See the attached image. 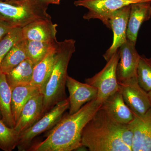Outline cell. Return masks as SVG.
Instances as JSON below:
<instances>
[{
    "instance_id": "obj_7",
    "label": "cell",
    "mask_w": 151,
    "mask_h": 151,
    "mask_svg": "<svg viewBox=\"0 0 151 151\" xmlns=\"http://www.w3.org/2000/svg\"><path fill=\"white\" fill-rule=\"evenodd\" d=\"M151 0H77L74 2V4L88 10L83 16L84 19H98L110 28L109 20L115 12L133 3Z\"/></svg>"
},
{
    "instance_id": "obj_20",
    "label": "cell",
    "mask_w": 151,
    "mask_h": 151,
    "mask_svg": "<svg viewBox=\"0 0 151 151\" xmlns=\"http://www.w3.org/2000/svg\"><path fill=\"white\" fill-rule=\"evenodd\" d=\"M26 42V40L23 39L12 47L1 63L0 71L1 73L8 74L27 58Z\"/></svg>"
},
{
    "instance_id": "obj_16",
    "label": "cell",
    "mask_w": 151,
    "mask_h": 151,
    "mask_svg": "<svg viewBox=\"0 0 151 151\" xmlns=\"http://www.w3.org/2000/svg\"><path fill=\"white\" fill-rule=\"evenodd\" d=\"M57 48L58 47L49 52L34 67L32 78L30 84L37 87L42 94L53 69Z\"/></svg>"
},
{
    "instance_id": "obj_23",
    "label": "cell",
    "mask_w": 151,
    "mask_h": 151,
    "mask_svg": "<svg viewBox=\"0 0 151 151\" xmlns=\"http://www.w3.org/2000/svg\"><path fill=\"white\" fill-rule=\"evenodd\" d=\"M19 135L14 129L8 127L0 119V149L12 151L17 147Z\"/></svg>"
},
{
    "instance_id": "obj_28",
    "label": "cell",
    "mask_w": 151,
    "mask_h": 151,
    "mask_svg": "<svg viewBox=\"0 0 151 151\" xmlns=\"http://www.w3.org/2000/svg\"><path fill=\"white\" fill-rule=\"evenodd\" d=\"M148 93L149 100H150V106L151 108V90L150 92H148Z\"/></svg>"
},
{
    "instance_id": "obj_21",
    "label": "cell",
    "mask_w": 151,
    "mask_h": 151,
    "mask_svg": "<svg viewBox=\"0 0 151 151\" xmlns=\"http://www.w3.org/2000/svg\"><path fill=\"white\" fill-rule=\"evenodd\" d=\"M12 90L9 86L6 74L0 71V112L2 120L8 127H14L11 108Z\"/></svg>"
},
{
    "instance_id": "obj_14",
    "label": "cell",
    "mask_w": 151,
    "mask_h": 151,
    "mask_svg": "<svg viewBox=\"0 0 151 151\" xmlns=\"http://www.w3.org/2000/svg\"><path fill=\"white\" fill-rule=\"evenodd\" d=\"M58 25L51 19H40L22 27L23 38L27 40L44 42L57 41Z\"/></svg>"
},
{
    "instance_id": "obj_30",
    "label": "cell",
    "mask_w": 151,
    "mask_h": 151,
    "mask_svg": "<svg viewBox=\"0 0 151 151\" xmlns=\"http://www.w3.org/2000/svg\"><path fill=\"white\" fill-rule=\"evenodd\" d=\"M0 1H10V0H0Z\"/></svg>"
},
{
    "instance_id": "obj_2",
    "label": "cell",
    "mask_w": 151,
    "mask_h": 151,
    "mask_svg": "<svg viewBox=\"0 0 151 151\" xmlns=\"http://www.w3.org/2000/svg\"><path fill=\"white\" fill-rule=\"evenodd\" d=\"M133 134L101 106L82 131L81 144L90 151H132Z\"/></svg>"
},
{
    "instance_id": "obj_12",
    "label": "cell",
    "mask_w": 151,
    "mask_h": 151,
    "mask_svg": "<svg viewBox=\"0 0 151 151\" xmlns=\"http://www.w3.org/2000/svg\"><path fill=\"white\" fill-rule=\"evenodd\" d=\"M66 86L69 92L68 113L78 111L84 105L97 97L98 89L87 83H81L68 75Z\"/></svg>"
},
{
    "instance_id": "obj_11",
    "label": "cell",
    "mask_w": 151,
    "mask_h": 151,
    "mask_svg": "<svg viewBox=\"0 0 151 151\" xmlns=\"http://www.w3.org/2000/svg\"><path fill=\"white\" fill-rule=\"evenodd\" d=\"M128 126L133 134L132 151H151V108L144 115L135 116Z\"/></svg>"
},
{
    "instance_id": "obj_1",
    "label": "cell",
    "mask_w": 151,
    "mask_h": 151,
    "mask_svg": "<svg viewBox=\"0 0 151 151\" xmlns=\"http://www.w3.org/2000/svg\"><path fill=\"white\" fill-rule=\"evenodd\" d=\"M103 102L96 97L72 114L66 113L51 129L46 139L27 149L30 151H71L83 147L82 131Z\"/></svg>"
},
{
    "instance_id": "obj_31",
    "label": "cell",
    "mask_w": 151,
    "mask_h": 151,
    "mask_svg": "<svg viewBox=\"0 0 151 151\" xmlns=\"http://www.w3.org/2000/svg\"><path fill=\"white\" fill-rule=\"evenodd\" d=\"M13 1H22V0H13Z\"/></svg>"
},
{
    "instance_id": "obj_5",
    "label": "cell",
    "mask_w": 151,
    "mask_h": 151,
    "mask_svg": "<svg viewBox=\"0 0 151 151\" xmlns=\"http://www.w3.org/2000/svg\"><path fill=\"white\" fill-rule=\"evenodd\" d=\"M69 108V100L68 98L58 103L32 126L21 133L19 135L17 146L19 150L27 149V147L29 145L30 143L35 137L52 129Z\"/></svg>"
},
{
    "instance_id": "obj_3",
    "label": "cell",
    "mask_w": 151,
    "mask_h": 151,
    "mask_svg": "<svg viewBox=\"0 0 151 151\" xmlns=\"http://www.w3.org/2000/svg\"><path fill=\"white\" fill-rule=\"evenodd\" d=\"M75 43L73 39L58 42L54 66L43 94V116L58 103L66 99L68 68L75 51Z\"/></svg>"
},
{
    "instance_id": "obj_26",
    "label": "cell",
    "mask_w": 151,
    "mask_h": 151,
    "mask_svg": "<svg viewBox=\"0 0 151 151\" xmlns=\"http://www.w3.org/2000/svg\"><path fill=\"white\" fill-rule=\"evenodd\" d=\"M14 27L7 22L0 20V41Z\"/></svg>"
},
{
    "instance_id": "obj_25",
    "label": "cell",
    "mask_w": 151,
    "mask_h": 151,
    "mask_svg": "<svg viewBox=\"0 0 151 151\" xmlns=\"http://www.w3.org/2000/svg\"><path fill=\"white\" fill-rule=\"evenodd\" d=\"M22 28L14 27L6 34L0 41V65L1 63L10 50L17 42L23 39Z\"/></svg>"
},
{
    "instance_id": "obj_6",
    "label": "cell",
    "mask_w": 151,
    "mask_h": 151,
    "mask_svg": "<svg viewBox=\"0 0 151 151\" xmlns=\"http://www.w3.org/2000/svg\"><path fill=\"white\" fill-rule=\"evenodd\" d=\"M119 58V49L107 61V64L101 71L91 78L85 79V83L98 89L97 97L103 103L108 97L119 90L116 69Z\"/></svg>"
},
{
    "instance_id": "obj_9",
    "label": "cell",
    "mask_w": 151,
    "mask_h": 151,
    "mask_svg": "<svg viewBox=\"0 0 151 151\" xmlns=\"http://www.w3.org/2000/svg\"><path fill=\"white\" fill-rule=\"evenodd\" d=\"M135 45L127 40L119 49L120 58L116 69L118 83L137 78V71L140 55Z\"/></svg>"
},
{
    "instance_id": "obj_27",
    "label": "cell",
    "mask_w": 151,
    "mask_h": 151,
    "mask_svg": "<svg viewBox=\"0 0 151 151\" xmlns=\"http://www.w3.org/2000/svg\"><path fill=\"white\" fill-rule=\"evenodd\" d=\"M40 3L48 6L49 4L59 5L60 0H37Z\"/></svg>"
},
{
    "instance_id": "obj_4",
    "label": "cell",
    "mask_w": 151,
    "mask_h": 151,
    "mask_svg": "<svg viewBox=\"0 0 151 151\" xmlns=\"http://www.w3.org/2000/svg\"><path fill=\"white\" fill-rule=\"evenodd\" d=\"M47 6L37 0L0 1V20L22 28L37 20L51 19Z\"/></svg>"
},
{
    "instance_id": "obj_18",
    "label": "cell",
    "mask_w": 151,
    "mask_h": 151,
    "mask_svg": "<svg viewBox=\"0 0 151 151\" xmlns=\"http://www.w3.org/2000/svg\"><path fill=\"white\" fill-rule=\"evenodd\" d=\"M40 93L37 87L30 84L19 85L12 89L11 108L14 126L24 105L33 96Z\"/></svg>"
},
{
    "instance_id": "obj_10",
    "label": "cell",
    "mask_w": 151,
    "mask_h": 151,
    "mask_svg": "<svg viewBox=\"0 0 151 151\" xmlns=\"http://www.w3.org/2000/svg\"><path fill=\"white\" fill-rule=\"evenodd\" d=\"M131 5L126 6L116 11L109 20L110 28L113 33V43L103 57L108 61L127 40V32Z\"/></svg>"
},
{
    "instance_id": "obj_15",
    "label": "cell",
    "mask_w": 151,
    "mask_h": 151,
    "mask_svg": "<svg viewBox=\"0 0 151 151\" xmlns=\"http://www.w3.org/2000/svg\"><path fill=\"white\" fill-rule=\"evenodd\" d=\"M151 18V1H142L131 4L127 25V40L136 45L141 26Z\"/></svg>"
},
{
    "instance_id": "obj_17",
    "label": "cell",
    "mask_w": 151,
    "mask_h": 151,
    "mask_svg": "<svg viewBox=\"0 0 151 151\" xmlns=\"http://www.w3.org/2000/svg\"><path fill=\"white\" fill-rule=\"evenodd\" d=\"M102 106L122 124L128 125L134 119V113L126 105L119 90L108 97Z\"/></svg>"
},
{
    "instance_id": "obj_8",
    "label": "cell",
    "mask_w": 151,
    "mask_h": 151,
    "mask_svg": "<svg viewBox=\"0 0 151 151\" xmlns=\"http://www.w3.org/2000/svg\"><path fill=\"white\" fill-rule=\"evenodd\" d=\"M119 91L134 116L145 114L151 108L148 93L140 86L137 78L119 83Z\"/></svg>"
},
{
    "instance_id": "obj_24",
    "label": "cell",
    "mask_w": 151,
    "mask_h": 151,
    "mask_svg": "<svg viewBox=\"0 0 151 151\" xmlns=\"http://www.w3.org/2000/svg\"><path fill=\"white\" fill-rule=\"evenodd\" d=\"M137 80L142 88L148 92L151 90V58L140 55L138 63Z\"/></svg>"
},
{
    "instance_id": "obj_22",
    "label": "cell",
    "mask_w": 151,
    "mask_h": 151,
    "mask_svg": "<svg viewBox=\"0 0 151 151\" xmlns=\"http://www.w3.org/2000/svg\"><path fill=\"white\" fill-rule=\"evenodd\" d=\"M58 44L57 41L44 42L27 40V58L35 65L43 59L49 52L56 48Z\"/></svg>"
},
{
    "instance_id": "obj_13",
    "label": "cell",
    "mask_w": 151,
    "mask_h": 151,
    "mask_svg": "<svg viewBox=\"0 0 151 151\" xmlns=\"http://www.w3.org/2000/svg\"><path fill=\"white\" fill-rule=\"evenodd\" d=\"M43 95L38 93L24 105L14 128L19 135L32 126L43 116Z\"/></svg>"
},
{
    "instance_id": "obj_19",
    "label": "cell",
    "mask_w": 151,
    "mask_h": 151,
    "mask_svg": "<svg viewBox=\"0 0 151 151\" xmlns=\"http://www.w3.org/2000/svg\"><path fill=\"white\" fill-rule=\"evenodd\" d=\"M34 66L27 58L6 74L7 81L12 90L16 86L30 83Z\"/></svg>"
},
{
    "instance_id": "obj_29",
    "label": "cell",
    "mask_w": 151,
    "mask_h": 151,
    "mask_svg": "<svg viewBox=\"0 0 151 151\" xmlns=\"http://www.w3.org/2000/svg\"><path fill=\"white\" fill-rule=\"evenodd\" d=\"M0 119H2V116L1 114V112H0Z\"/></svg>"
}]
</instances>
